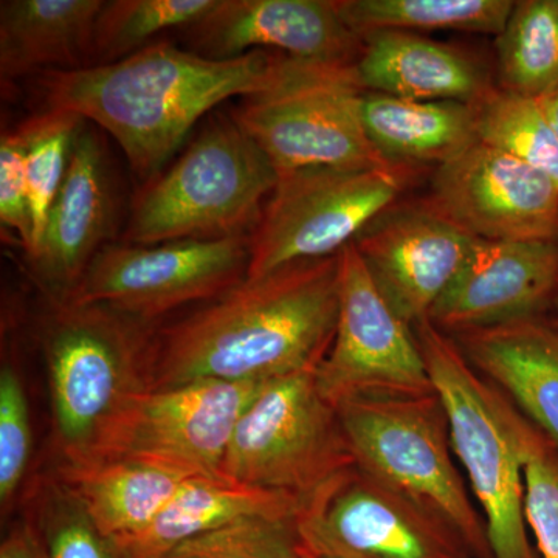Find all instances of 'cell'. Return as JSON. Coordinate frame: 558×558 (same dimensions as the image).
Listing matches in <instances>:
<instances>
[{
  "label": "cell",
  "instance_id": "1",
  "mask_svg": "<svg viewBox=\"0 0 558 558\" xmlns=\"http://www.w3.org/2000/svg\"><path fill=\"white\" fill-rule=\"evenodd\" d=\"M340 253L245 279L153 333L146 389L194 381H271L318 369L336 336Z\"/></svg>",
  "mask_w": 558,
  "mask_h": 558
},
{
  "label": "cell",
  "instance_id": "2",
  "mask_svg": "<svg viewBox=\"0 0 558 558\" xmlns=\"http://www.w3.org/2000/svg\"><path fill=\"white\" fill-rule=\"evenodd\" d=\"M301 61L270 50L213 60L156 43L110 64L47 70L38 86L47 108L109 132L132 172L149 183L205 113L229 98L274 89Z\"/></svg>",
  "mask_w": 558,
  "mask_h": 558
},
{
  "label": "cell",
  "instance_id": "3",
  "mask_svg": "<svg viewBox=\"0 0 558 558\" xmlns=\"http://www.w3.org/2000/svg\"><path fill=\"white\" fill-rule=\"evenodd\" d=\"M429 379L446 410L454 457L486 521L494 558H538L524 513L523 425L497 387L470 365L450 336L425 322L414 328Z\"/></svg>",
  "mask_w": 558,
  "mask_h": 558
},
{
  "label": "cell",
  "instance_id": "4",
  "mask_svg": "<svg viewBox=\"0 0 558 558\" xmlns=\"http://www.w3.org/2000/svg\"><path fill=\"white\" fill-rule=\"evenodd\" d=\"M150 339L146 323L120 312L57 301L43 348L61 468L90 464L124 403L146 389Z\"/></svg>",
  "mask_w": 558,
  "mask_h": 558
},
{
  "label": "cell",
  "instance_id": "5",
  "mask_svg": "<svg viewBox=\"0 0 558 558\" xmlns=\"http://www.w3.org/2000/svg\"><path fill=\"white\" fill-rule=\"evenodd\" d=\"M277 182L269 157L236 121H213L170 170L146 183L121 242L250 236Z\"/></svg>",
  "mask_w": 558,
  "mask_h": 558
},
{
  "label": "cell",
  "instance_id": "6",
  "mask_svg": "<svg viewBox=\"0 0 558 558\" xmlns=\"http://www.w3.org/2000/svg\"><path fill=\"white\" fill-rule=\"evenodd\" d=\"M354 464L446 524L472 558H494L486 521L470 498L438 392L354 399L337 407Z\"/></svg>",
  "mask_w": 558,
  "mask_h": 558
},
{
  "label": "cell",
  "instance_id": "7",
  "mask_svg": "<svg viewBox=\"0 0 558 558\" xmlns=\"http://www.w3.org/2000/svg\"><path fill=\"white\" fill-rule=\"evenodd\" d=\"M418 174L421 168L405 163L279 174L250 234L247 279L267 277L301 260L339 255L374 219L403 199Z\"/></svg>",
  "mask_w": 558,
  "mask_h": 558
},
{
  "label": "cell",
  "instance_id": "8",
  "mask_svg": "<svg viewBox=\"0 0 558 558\" xmlns=\"http://www.w3.org/2000/svg\"><path fill=\"white\" fill-rule=\"evenodd\" d=\"M363 94L354 65L301 61L274 89L244 98L231 119L258 143L278 175L395 165L366 135L360 117Z\"/></svg>",
  "mask_w": 558,
  "mask_h": 558
},
{
  "label": "cell",
  "instance_id": "9",
  "mask_svg": "<svg viewBox=\"0 0 558 558\" xmlns=\"http://www.w3.org/2000/svg\"><path fill=\"white\" fill-rule=\"evenodd\" d=\"M351 464L339 411L311 369L264 387L238 422L220 473L303 499Z\"/></svg>",
  "mask_w": 558,
  "mask_h": 558
},
{
  "label": "cell",
  "instance_id": "10",
  "mask_svg": "<svg viewBox=\"0 0 558 558\" xmlns=\"http://www.w3.org/2000/svg\"><path fill=\"white\" fill-rule=\"evenodd\" d=\"M250 236L109 244L65 303L97 304L149 325L185 304L211 301L247 279Z\"/></svg>",
  "mask_w": 558,
  "mask_h": 558
},
{
  "label": "cell",
  "instance_id": "11",
  "mask_svg": "<svg viewBox=\"0 0 558 558\" xmlns=\"http://www.w3.org/2000/svg\"><path fill=\"white\" fill-rule=\"evenodd\" d=\"M317 385L336 409L354 399L436 392L414 329L374 284L354 242L340 252L339 319L332 347L318 366Z\"/></svg>",
  "mask_w": 558,
  "mask_h": 558
},
{
  "label": "cell",
  "instance_id": "12",
  "mask_svg": "<svg viewBox=\"0 0 558 558\" xmlns=\"http://www.w3.org/2000/svg\"><path fill=\"white\" fill-rule=\"evenodd\" d=\"M295 523L317 558H472L446 524L355 464L301 499Z\"/></svg>",
  "mask_w": 558,
  "mask_h": 558
},
{
  "label": "cell",
  "instance_id": "13",
  "mask_svg": "<svg viewBox=\"0 0 558 558\" xmlns=\"http://www.w3.org/2000/svg\"><path fill=\"white\" fill-rule=\"evenodd\" d=\"M267 384L208 380L135 392L113 418L90 464L143 459L222 475L220 465L238 422Z\"/></svg>",
  "mask_w": 558,
  "mask_h": 558
},
{
  "label": "cell",
  "instance_id": "14",
  "mask_svg": "<svg viewBox=\"0 0 558 558\" xmlns=\"http://www.w3.org/2000/svg\"><path fill=\"white\" fill-rule=\"evenodd\" d=\"M425 199L476 240L558 241L557 183L481 142L436 168Z\"/></svg>",
  "mask_w": 558,
  "mask_h": 558
},
{
  "label": "cell",
  "instance_id": "15",
  "mask_svg": "<svg viewBox=\"0 0 558 558\" xmlns=\"http://www.w3.org/2000/svg\"><path fill=\"white\" fill-rule=\"evenodd\" d=\"M475 241L422 197L381 213L354 245L389 306L414 329L428 322Z\"/></svg>",
  "mask_w": 558,
  "mask_h": 558
},
{
  "label": "cell",
  "instance_id": "16",
  "mask_svg": "<svg viewBox=\"0 0 558 558\" xmlns=\"http://www.w3.org/2000/svg\"><path fill=\"white\" fill-rule=\"evenodd\" d=\"M185 31L191 51L213 60L267 49L318 64L355 65L365 46L341 20L337 0H219Z\"/></svg>",
  "mask_w": 558,
  "mask_h": 558
},
{
  "label": "cell",
  "instance_id": "17",
  "mask_svg": "<svg viewBox=\"0 0 558 558\" xmlns=\"http://www.w3.org/2000/svg\"><path fill=\"white\" fill-rule=\"evenodd\" d=\"M557 295L558 241L476 240L428 322L454 336L543 317Z\"/></svg>",
  "mask_w": 558,
  "mask_h": 558
},
{
  "label": "cell",
  "instance_id": "18",
  "mask_svg": "<svg viewBox=\"0 0 558 558\" xmlns=\"http://www.w3.org/2000/svg\"><path fill=\"white\" fill-rule=\"evenodd\" d=\"M112 211L105 150L83 124L73 142L68 172L50 209L38 253L32 258L57 301L72 295L92 259L105 247Z\"/></svg>",
  "mask_w": 558,
  "mask_h": 558
},
{
  "label": "cell",
  "instance_id": "19",
  "mask_svg": "<svg viewBox=\"0 0 558 558\" xmlns=\"http://www.w3.org/2000/svg\"><path fill=\"white\" fill-rule=\"evenodd\" d=\"M450 337L558 449V325L527 318Z\"/></svg>",
  "mask_w": 558,
  "mask_h": 558
},
{
  "label": "cell",
  "instance_id": "20",
  "mask_svg": "<svg viewBox=\"0 0 558 558\" xmlns=\"http://www.w3.org/2000/svg\"><path fill=\"white\" fill-rule=\"evenodd\" d=\"M363 39L354 73L365 92L473 105L494 87L468 53L418 33L377 32Z\"/></svg>",
  "mask_w": 558,
  "mask_h": 558
},
{
  "label": "cell",
  "instance_id": "21",
  "mask_svg": "<svg viewBox=\"0 0 558 558\" xmlns=\"http://www.w3.org/2000/svg\"><path fill=\"white\" fill-rule=\"evenodd\" d=\"M301 499L238 483L222 475L186 481L159 517L116 543L123 558H165L183 543L244 519L295 520Z\"/></svg>",
  "mask_w": 558,
  "mask_h": 558
},
{
  "label": "cell",
  "instance_id": "22",
  "mask_svg": "<svg viewBox=\"0 0 558 558\" xmlns=\"http://www.w3.org/2000/svg\"><path fill=\"white\" fill-rule=\"evenodd\" d=\"M196 475L202 473L161 462L109 459L60 468L57 483L76 499L105 537L119 542L148 527Z\"/></svg>",
  "mask_w": 558,
  "mask_h": 558
},
{
  "label": "cell",
  "instance_id": "23",
  "mask_svg": "<svg viewBox=\"0 0 558 558\" xmlns=\"http://www.w3.org/2000/svg\"><path fill=\"white\" fill-rule=\"evenodd\" d=\"M102 0H3L0 3V73L20 78L47 68H84L90 61Z\"/></svg>",
  "mask_w": 558,
  "mask_h": 558
},
{
  "label": "cell",
  "instance_id": "24",
  "mask_svg": "<svg viewBox=\"0 0 558 558\" xmlns=\"http://www.w3.org/2000/svg\"><path fill=\"white\" fill-rule=\"evenodd\" d=\"M360 117L371 143L395 163L438 168L478 142L475 113L468 102L407 100L365 92Z\"/></svg>",
  "mask_w": 558,
  "mask_h": 558
},
{
  "label": "cell",
  "instance_id": "25",
  "mask_svg": "<svg viewBox=\"0 0 558 558\" xmlns=\"http://www.w3.org/2000/svg\"><path fill=\"white\" fill-rule=\"evenodd\" d=\"M512 0H337L341 20L365 38L377 32H468L498 36Z\"/></svg>",
  "mask_w": 558,
  "mask_h": 558
},
{
  "label": "cell",
  "instance_id": "26",
  "mask_svg": "<svg viewBox=\"0 0 558 558\" xmlns=\"http://www.w3.org/2000/svg\"><path fill=\"white\" fill-rule=\"evenodd\" d=\"M497 38L498 87L538 98L558 84V0L515 2Z\"/></svg>",
  "mask_w": 558,
  "mask_h": 558
},
{
  "label": "cell",
  "instance_id": "27",
  "mask_svg": "<svg viewBox=\"0 0 558 558\" xmlns=\"http://www.w3.org/2000/svg\"><path fill=\"white\" fill-rule=\"evenodd\" d=\"M472 108L478 142L537 168L558 185V142L538 98L494 86Z\"/></svg>",
  "mask_w": 558,
  "mask_h": 558
},
{
  "label": "cell",
  "instance_id": "28",
  "mask_svg": "<svg viewBox=\"0 0 558 558\" xmlns=\"http://www.w3.org/2000/svg\"><path fill=\"white\" fill-rule=\"evenodd\" d=\"M219 0H112L105 2L92 38L90 61L110 64L130 57L170 28H189Z\"/></svg>",
  "mask_w": 558,
  "mask_h": 558
},
{
  "label": "cell",
  "instance_id": "29",
  "mask_svg": "<svg viewBox=\"0 0 558 558\" xmlns=\"http://www.w3.org/2000/svg\"><path fill=\"white\" fill-rule=\"evenodd\" d=\"M22 124L27 132L25 172L33 222V245L28 255L32 259L38 253L50 209L68 172L73 142L84 120L70 110L47 108Z\"/></svg>",
  "mask_w": 558,
  "mask_h": 558
},
{
  "label": "cell",
  "instance_id": "30",
  "mask_svg": "<svg viewBox=\"0 0 558 558\" xmlns=\"http://www.w3.org/2000/svg\"><path fill=\"white\" fill-rule=\"evenodd\" d=\"M165 558H303L295 520L244 519L183 543Z\"/></svg>",
  "mask_w": 558,
  "mask_h": 558
},
{
  "label": "cell",
  "instance_id": "31",
  "mask_svg": "<svg viewBox=\"0 0 558 558\" xmlns=\"http://www.w3.org/2000/svg\"><path fill=\"white\" fill-rule=\"evenodd\" d=\"M524 513L542 558H558V449L524 421Z\"/></svg>",
  "mask_w": 558,
  "mask_h": 558
},
{
  "label": "cell",
  "instance_id": "32",
  "mask_svg": "<svg viewBox=\"0 0 558 558\" xmlns=\"http://www.w3.org/2000/svg\"><path fill=\"white\" fill-rule=\"evenodd\" d=\"M36 527L50 558H123L58 483L43 501Z\"/></svg>",
  "mask_w": 558,
  "mask_h": 558
},
{
  "label": "cell",
  "instance_id": "33",
  "mask_svg": "<svg viewBox=\"0 0 558 558\" xmlns=\"http://www.w3.org/2000/svg\"><path fill=\"white\" fill-rule=\"evenodd\" d=\"M27 395L20 374L10 365L0 371V502L10 505L24 481L32 454Z\"/></svg>",
  "mask_w": 558,
  "mask_h": 558
},
{
  "label": "cell",
  "instance_id": "34",
  "mask_svg": "<svg viewBox=\"0 0 558 558\" xmlns=\"http://www.w3.org/2000/svg\"><path fill=\"white\" fill-rule=\"evenodd\" d=\"M27 132L20 123L13 130L2 132L0 137V223L16 236L22 248L31 255L33 222L28 202Z\"/></svg>",
  "mask_w": 558,
  "mask_h": 558
},
{
  "label": "cell",
  "instance_id": "35",
  "mask_svg": "<svg viewBox=\"0 0 558 558\" xmlns=\"http://www.w3.org/2000/svg\"><path fill=\"white\" fill-rule=\"evenodd\" d=\"M0 558H50L38 527L21 523L11 529L0 545Z\"/></svg>",
  "mask_w": 558,
  "mask_h": 558
},
{
  "label": "cell",
  "instance_id": "36",
  "mask_svg": "<svg viewBox=\"0 0 558 558\" xmlns=\"http://www.w3.org/2000/svg\"><path fill=\"white\" fill-rule=\"evenodd\" d=\"M538 102L558 142V84L538 97Z\"/></svg>",
  "mask_w": 558,
  "mask_h": 558
},
{
  "label": "cell",
  "instance_id": "37",
  "mask_svg": "<svg viewBox=\"0 0 558 558\" xmlns=\"http://www.w3.org/2000/svg\"><path fill=\"white\" fill-rule=\"evenodd\" d=\"M303 558H317V557L312 556V554L307 553V550L303 548Z\"/></svg>",
  "mask_w": 558,
  "mask_h": 558
},
{
  "label": "cell",
  "instance_id": "38",
  "mask_svg": "<svg viewBox=\"0 0 558 558\" xmlns=\"http://www.w3.org/2000/svg\"><path fill=\"white\" fill-rule=\"evenodd\" d=\"M556 307H557V310H558V295H557V303H556Z\"/></svg>",
  "mask_w": 558,
  "mask_h": 558
}]
</instances>
